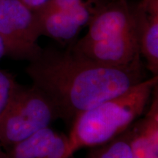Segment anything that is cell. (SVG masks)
<instances>
[{
    "instance_id": "1",
    "label": "cell",
    "mask_w": 158,
    "mask_h": 158,
    "mask_svg": "<svg viewBox=\"0 0 158 158\" xmlns=\"http://www.w3.org/2000/svg\"><path fill=\"white\" fill-rule=\"evenodd\" d=\"M142 61L127 67L101 64L73 51L47 47L29 62L26 73L52 103L59 118L77 115L123 93L147 78Z\"/></svg>"
},
{
    "instance_id": "2",
    "label": "cell",
    "mask_w": 158,
    "mask_h": 158,
    "mask_svg": "<svg viewBox=\"0 0 158 158\" xmlns=\"http://www.w3.org/2000/svg\"><path fill=\"white\" fill-rule=\"evenodd\" d=\"M88 27L86 35L70 45L76 52L119 68L141 60L139 27L127 0H108Z\"/></svg>"
},
{
    "instance_id": "3",
    "label": "cell",
    "mask_w": 158,
    "mask_h": 158,
    "mask_svg": "<svg viewBox=\"0 0 158 158\" xmlns=\"http://www.w3.org/2000/svg\"><path fill=\"white\" fill-rule=\"evenodd\" d=\"M157 83L158 76L146 78L77 115L68 135L70 152L102 145L126 131L145 111Z\"/></svg>"
},
{
    "instance_id": "4",
    "label": "cell",
    "mask_w": 158,
    "mask_h": 158,
    "mask_svg": "<svg viewBox=\"0 0 158 158\" xmlns=\"http://www.w3.org/2000/svg\"><path fill=\"white\" fill-rule=\"evenodd\" d=\"M59 116L52 103L34 85L18 83L9 102L0 114V141L5 151L50 127Z\"/></svg>"
},
{
    "instance_id": "5",
    "label": "cell",
    "mask_w": 158,
    "mask_h": 158,
    "mask_svg": "<svg viewBox=\"0 0 158 158\" xmlns=\"http://www.w3.org/2000/svg\"><path fill=\"white\" fill-rule=\"evenodd\" d=\"M35 13L20 0L0 1V37L6 55L15 60L31 62L40 55L43 48Z\"/></svg>"
},
{
    "instance_id": "6",
    "label": "cell",
    "mask_w": 158,
    "mask_h": 158,
    "mask_svg": "<svg viewBox=\"0 0 158 158\" xmlns=\"http://www.w3.org/2000/svg\"><path fill=\"white\" fill-rule=\"evenodd\" d=\"M40 35L48 37L64 46L77 41L79 33L93 19L95 13L91 10H58L42 7L33 11Z\"/></svg>"
},
{
    "instance_id": "7",
    "label": "cell",
    "mask_w": 158,
    "mask_h": 158,
    "mask_svg": "<svg viewBox=\"0 0 158 158\" xmlns=\"http://www.w3.org/2000/svg\"><path fill=\"white\" fill-rule=\"evenodd\" d=\"M7 158H73L68 135L50 127L37 132L6 151Z\"/></svg>"
},
{
    "instance_id": "8",
    "label": "cell",
    "mask_w": 158,
    "mask_h": 158,
    "mask_svg": "<svg viewBox=\"0 0 158 158\" xmlns=\"http://www.w3.org/2000/svg\"><path fill=\"white\" fill-rule=\"evenodd\" d=\"M131 7L140 30V54L146 68L158 76V0H141Z\"/></svg>"
},
{
    "instance_id": "9",
    "label": "cell",
    "mask_w": 158,
    "mask_h": 158,
    "mask_svg": "<svg viewBox=\"0 0 158 158\" xmlns=\"http://www.w3.org/2000/svg\"><path fill=\"white\" fill-rule=\"evenodd\" d=\"M147 114L129 128L132 158H158V93L154 89Z\"/></svg>"
},
{
    "instance_id": "10",
    "label": "cell",
    "mask_w": 158,
    "mask_h": 158,
    "mask_svg": "<svg viewBox=\"0 0 158 158\" xmlns=\"http://www.w3.org/2000/svg\"><path fill=\"white\" fill-rule=\"evenodd\" d=\"M129 128L108 143L92 147L85 158H132Z\"/></svg>"
},
{
    "instance_id": "11",
    "label": "cell",
    "mask_w": 158,
    "mask_h": 158,
    "mask_svg": "<svg viewBox=\"0 0 158 158\" xmlns=\"http://www.w3.org/2000/svg\"><path fill=\"white\" fill-rule=\"evenodd\" d=\"M18 82L10 73L0 70V114L9 102Z\"/></svg>"
},
{
    "instance_id": "12",
    "label": "cell",
    "mask_w": 158,
    "mask_h": 158,
    "mask_svg": "<svg viewBox=\"0 0 158 158\" xmlns=\"http://www.w3.org/2000/svg\"><path fill=\"white\" fill-rule=\"evenodd\" d=\"M31 10L35 11L46 5L50 0H20Z\"/></svg>"
},
{
    "instance_id": "13",
    "label": "cell",
    "mask_w": 158,
    "mask_h": 158,
    "mask_svg": "<svg viewBox=\"0 0 158 158\" xmlns=\"http://www.w3.org/2000/svg\"><path fill=\"white\" fill-rule=\"evenodd\" d=\"M6 55L5 52V44H4V42L2 39V37H0V60H1L2 58L4 57Z\"/></svg>"
},
{
    "instance_id": "14",
    "label": "cell",
    "mask_w": 158,
    "mask_h": 158,
    "mask_svg": "<svg viewBox=\"0 0 158 158\" xmlns=\"http://www.w3.org/2000/svg\"><path fill=\"white\" fill-rule=\"evenodd\" d=\"M0 158H7V154L2 146L1 141H0Z\"/></svg>"
},
{
    "instance_id": "15",
    "label": "cell",
    "mask_w": 158,
    "mask_h": 158,
    "mask_svg": "<svg viewBox=\"0 0 158 158\" xmlns=\"http://www.w3.org/2000/svg\"><path fill=\"white\" fill-rule=\"evenodd\" d=\"M0 1H1V0H0Z\"/></svg>"
}]
</instances>
